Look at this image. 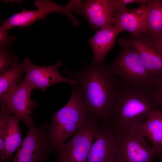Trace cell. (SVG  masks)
I'll return each instance as SVG.
<instances>
[{"instance_id": "cell-1", "label": "cell", "mask_w": 162, "mask_h": 162, "mask_svg": "<svg viewBox=\"0 0 162 162\" xmlns=\"http://www.w3.org/2000/svg\"><path fill=\"white\" fill-rule=\"evenodd\" d=\"M65 72L79 84L90 116L107 124L119 90V81L106 66L92 62L80 71Z\"/></svg>"}, {"instance_id": "cell-2", "label": "cell", "mask_w": 162, "mask_h": 162, "mask_svg": "<svg viewBox=\"0 0 162 162\" xmlns=\"http://www.w3.org/2000/svg\"><path fill=\"white\" fill-rule=\"evenodd\" d=\"M119 90L107 125L116 134L137 129L150 113L159 107L151 89L123 85Z\"/></svg>"}, {"instance_id": "cell-3", "label": "cell", "mask_w": 162, "mask_h": 162, "mask_svg": "<svg viewBox=\"0 0 162 162\" xmlns=\"http://www.w3.org/2000/svg\"><path fill=\"white\" fill-rule=\"evenodd\" d=\"M67 104L52 116L47 132L54 150L87 123L90 116L84 104L82 91L77 84Z\"/></svg>"}, {"instance_id": "cell-4", "label": "cell", "mask_w": 162, "mask_h": 162, "mask_svg": "<svg viewBox=\"0 0 162 162\" xmlns=\"http://www.w3.org/2000/svg\"><path fill=\"white\" fill-rule=\"evenodd\" d=\"M123 47L114 60L106 66L108 71L118 76L123 85L141 88H150L155 76L143 65L135 50L129 46Z\"/></svg>"}, {"instance_id": "cell-5", "label": "cell", "mask_w": 162, "mask_h": 162, "mask_svg": "<svg viewBox=\"0 0 162 162\" xmlns=\"http://www.w3.org/2000/svg\"><path fill=\"white\" fill-rule=\"evenodd\" d=\"M101 122L90 116L87 124L56 148V162H87L94 136Z\"/></svg>"}, {"instance_id": "cell-6", "label": "cell", "mask_w": 162, "mask_h": 162, "mask_svg": "<svg viewBox=\"0 0 162 162\" xmlns=\"http://www.w3.org/2000/svg\"><path fill=\"white\" fill-rule=\"evenodd\" d=\"M34 5L38 8L35 10L24 9L19 12H15L10 17L2 22L1 27L7 30L14 27H28L39 19L44 20L48 14L54 12L62 14L71 21L73 25L76 26L78 20L73 15L77 5L76 0H70L65 5L61 6L48 0H35Z\"/></svg>"}, {"instance_id": "cell-7", "label": "cell", "mask_w": 162, "mask_h": 162, "mask_svg": "<svg viewBox=\"0 0 162 162\" xmlns=\"http://www.w3.org/2000/svg\"><path fill=\"white\" fill-rule=\"evenodd\" d=\"M47 122L28 128L12 162H44L54 151L48 135Z\"/></svg>"}, {"instance_id": "cell-8", "label": "cell", "mask_w": 162, "mask_h": 162, "mask_svg": "<svg viewBox=\"0 0 162 162\" xmlns=\"http://www.w3.org/2000/svg\"><path fill=\"white\" fill-rule=\"evenodd\" d=\"M87 162H122L117 135L102 122L94 136Z\"/></svg>"}, {"instance_id": "cell-9", "label": "cell", "mask_w": 162, "mask_h": 162, "mask_svg": "<svg viewBox=\"0 0 162 162\" xmlns=\"http://www.w3.org/2000/svg\"><path fill=\"white\" fill-rule=\"evenodd\" d=\"M22 62L26 73L25 79L33 89H39L45 92L48 87L55 84L65 82L73 85L77 83L75 80L60 74L58 68L62 63L59 60L48 66L35 65L28 58L24 59Z\"/></svg>"}, {"instance_id": "cell-10", "label": "cell", "mask_w": 162, "mask_h": 162, "mask_svg": "<svg viewBox=\"0 0 162 162\" xmlns=\"http://www.w3.org/2000/svg\"><path fill=\"white\" fill-rule=\"evenodd\" d=\"M116 135L121 147L122 162H152L156 157L151 146L137 129Z\"/></svg>"}, {"instance_id": "cell-11", "label": "cell", "mask_w": 162, "mask_h": 162, "mask_svg": "<svg viewBox=\"0 0 162 162\" xmlns=\"http://www.w3.org/2000/svg\"><path fill=\"white\" fill-rule=\"evenodd\" d=\"M33 88L25 78L19 83L2 105L10 113H13L23 121L29 128L35 124L30 116L38 103L31 98V94Z\"/></svg>"}, {"instance_id": "cell-12", "label": "cell", "mask_w": 162, "mask_h": 162, "mask_svg": "<svg viewBox=\"0 0 162 162\" xmlns=\"http://www.w3.org/2000/svg\"><path fill=\"white\" fill-rule=\"evenodd\" d=\"M118 42L122 46L135 50L141 63L149 72L155 76L162 73V54L149 38L126 37L119 39Z\"/></svg>"}, {"instance_id": "cell-13", "label": "cell", "mask_w": 162, "mask_h": 162, "mask_svg": "<svg viewBox=\"0 0 162 162\" xmlns=\"http://www.w3.org/2000/svg\"><path fill=\"white\" fill-rule=\"evenodd\" d=\"M76 13L83 15L94 29L112 25L115 11L111 0H87L82 1Z\"/></svg>"}, {"instance_id": "cell-14", "label": "cell", "mask_w": 162, "mask_h": 162, "mask_svg": "<svg viewBox=\"0 0 162 162\" xmlns=\"http://www.w3.org/2000/svg\"><path fill=\"white\" fill-rule=\"evenodd\" d=\"M146 15L147 4L133 9L121 7L116 12L112 25L128 31L133 37L142 36L146 30Z\"/></svg>"}, {"instance_id": "cell-15", "label": "cell", "mask_w": 162, "mask_h": 162, "mask_svg": "<svg viewBox=\"0 0 162 162\" xmlns=\"http://www.w3.org/2000/svg\"><path fill=\"white\" fill-rule=\"evenodd\" d=\"M138 130L151 144L156 157L162 156V109L152 110L138 127Z\"/></svg>"}, {"instance_id": "cell-16", "label": "cell", "mask_w": 162, "mask_h": 162, "mask_svg": "<svg viewBox=\"0 0 162 162\" xmlns=\"http://www.w3.org/2000/svg\"><path fill=\"white\" fill-rule=\"evenodd\" d=\"M123 30L110 25L101 28L88 40L93 53L92 62L103 64L108 52L114 46L118 34Z\"/></svg>"}, {"instance_id": "cell-17", "label": "cell", "mask_w": 162, "mask_h": 162, "mask_svg": "<svg viewBox=\"0 0 162 162\" xmlns=\"http://www.w3.org/2000/svg\"><path fill=\"white\" fill-rule=\"evenodd\" d=\"M22 62H20L17 55H14V61L10 68L0 76V102L4 103L17 85L23 74L25 72Z\"/></svg>"}, {"instance_id": "cell-18", "label": "cell", "mask_w": 162, "mask_h": 162, "mask_svg": "<svg viewBox=\"0 0 162 162\" xmlns=\"http://www.w3.org/2000/svg\"><path fill=\"white\" fill-rule=\"evenodd\" d=\"M162 34V1L151 0L147 4L146 25L142 36L154 37Z\"/></svg>"}, {"instance_id": "cell-19", "label": "cell", "mask_w": 162, "mask_h": 162, "mask_svg": "<svg viewBox=\"0 0 162 162\" xmlns=\"http://www.w3.org/2000/svg\"><path fill=\"white\" fill-rule=\"evenodd\" d=\"M21 120L12 113L8 116L7 130L5 142L6 161L12 160L13 154L22 142L21 131L19 124Z\"/></svg>"}, {"instance_id": "cell-20", "label": "cell", "mask_w": 162, "mask_h": 162, "mask_svg": "<svg viewBox=\"0 0 162 162\" xmlns=\"http://www.w3.org/2000/svg\"><path fill=\"white\" fill-rule=\"evenodd\" d=\"M10 113L3 106H1L0 110V161L6 162L5 142L7 130L8 117Z\"/></svg>"}, {"instance_id": "cell-21", "label": "cell", "mask_w": 162, "mask_h": 162, "mask_svg": "<svg viewBox=\"0 0 162 162\" xmlns=\"http://www.w3.org/2000/svg\"><path fill=\"white\" fill-rule=\"evenodd\" d=\"M151 89L156 104L162 109V73L155 76Z\"/></svg>"}, {"instance_id": "cell-22", "label": "cell", "mask_w": 162, "mask_h": 162, "mask_svg": "<svg viewBox=\"0 0 162 162\" xmlns=\"http://www.w3.org/2000/svg\"><path fill=\"white\" fill-rule=\"evenodd\" d=\"M14 59L7 47L0 49V74L7 71L12 65Z\"/></svg>"}, {"instance_id": "cell-23", "label": "cell", "mask_w": 162, "mask_h": 162, "mask_svg": "<svg viewBox=\"0 0 162 162\" xmlns=\"http://www.w3.org/2000/svg\"><path fill=\"white\" fill-rule=\"evenodd\" d=\"M151 0H112L113 7L115 11L119 8L126 6L128 4L134 3H137L140 5H146Z\"/></svg>"}, {"instance_id": "cell-24", "label": "cell", "mask_w": 162, "mask_h": 162, "mask_svg": "<svg viewBox=\"0 0 162 162\" xmlns=\"http://www.w3.org/2000/svg\"><path fill=\"white\" fill-rule=\"evenodd\" d=\"M8 31L6 29L0 27V48L7 47L13 40L16 39L15 37L10 36Z\"/></svg>"}, {"instance_id": "cell-25", "label": "cell", "mask_w": 162, "mask_h": 162, "mask_svg": "<svg viewBox=\"0 0 162 162\" xmlns=\"http://www.w3.org/2000/svg\"><path fill=\"white\" fill-rule=\"evenodd\" d=\"M148 37L152 40L156 48L162 54V34L155 37Z\"/></svg>"}, {"instance_id": "cell-26", "label": "cell", "mask_w": 162, "mask_h": 162, "mask_svg": "<svg viewBox=\"0 0 162 162\" xmlns=\"http://www.w3.org/2000/svg\"><path fill=\"white\" fill-rule=\"evenodd\" d=\"M158 162H162V158L160 159Z\"/></svg>"}]
</instances>
